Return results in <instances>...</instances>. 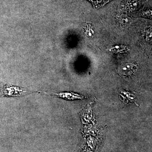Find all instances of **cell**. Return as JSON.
Here are the masks:
<instances>
[{"mask_svg":"<svg viewBox=\"0 0 152 152\" xmlns=\"http://www.w3.org/2000/svg\"><path fill=\"white\" fill-rule=\"evenodd\" d=\"M56 96L61 98L67 100H75L83 99L84 97L78 94L72 92H61L55 94Z\"/></svg>","mask_w":152,"mask_h":152,"instance_id":"7a4b0ae2","label":"cell"},{"mask_svg":"<svg viewBox=\"0 0 152 152\" xmlns=\"http://www.w3.org/2000/svg\"><path fill=\"white\" fill-rule=\"evenodd\" d=\"M93 4V6L96 8H99L103 7L110 0H88Z\"/></svg>","mask_w":152,"mask_h":152,"instance_id":"3957f363","label":"cell"},{"mask_svg":"<svg viewBox=\"0 0 152 152\" xmlns=\"http://www.w3.org/2000/svg\"><path fill=\"white\" fill-rule=\"evenodd\" d=\"M135 69V66L133 64L127 63L120 66L118 69V72L123 77H126L132 75Z\"/></svg>","mask_w":152,"mask_h":152,"instance_id":"6da1fadb","label":"cell"}]
</instances>
